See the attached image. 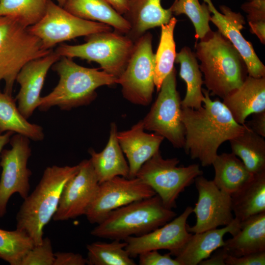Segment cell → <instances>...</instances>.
<instances>
[{
  "instance_id": "cell-38",
  "label": "cell",
  "mask_w": 265,
  "mask_h": 265,
  "mask_svg": "<svg viewBox=\"0 0 265 265\" xmlns=\"http://www.w3.org/2000/svg\"><path fill=\"white\" fill-rule=\"evenodd\" d=\"M169 253L161 254L158 250L144 252L138 255L140 265H180Z\"/></svg>"
},
{
  "instance_id": "cell-39",
  "label": "cell",
  "mask_w": 265,
  "mask_h": 265,
  "mask_svg": "<svg viewBox=\"0 0 265 265\" xmlns=\"http://www.w3.org/2000/svg\"><path fill=\"white\" fill-rule=\"evenodd\" d=\"M225 265H265V251L246 254L240 257L228 255Z\"/></svg>"
},
{
  "instance_id": "cell-14",
  "label": "cell",
  "mask_w": 265,
  "mask_h": 265,
  "mask_svg": "<svg viewBox=\"0 0 265 265\" xmlns=\"http://www.w3.org/2000/svg\"><path fill=\"white\" fill-rule=\"evenodd\" d=\"M194 182L198 193L193 209L196 220L192 226L187 224L188 232L199 233L231 224L234 219L231 195L202 175L197 176Z\"/></svg>"
},
{
  "instance_id": "cell-3",
  "label": "cell",
  "mask_w": 265,
  "mask_h": 265,
  "mask_svg": "<svg viewBox=\"0 0 265 265\" xmlns=\"http://www.w3.org/2000/svg\"><path fill=\"white\" fill-rule=\"evenodd\" d=\"M74 166L47 167L34 190L25 198L16 215V229L27 234L34 245L43 239V229L55 213L64 186L78 172Z\"/></svg>"
},
{
  "instance_id": "cell-13",
  "label": "cell",
  "mask_w": 265,
  "mask_h": 265,
  "mask_svg": "<svg viewBox=\"0 0 265 265\" xmlns=\"http://www.w3.org/2000/svg\"><path fill=\"white\" fill-rule=\"evenodd\" d=\"M156 193L137 177L116 176L99 184L97 194L84 215L91 224L101 222L113 211Z\"/></svg>"
},
{
  "instance_id": "cell-40",
  "label": "cell",
  "mask_w": 265,
  "mask_h": 265,
  "mask_svg": "<svg viewBox=\"0 0 265 265\" xmlns=\"http://www.w3.org/2000/svg\"><path fill=\"white\" fill-rule=\"evenodd\" d=\"M53 265H87V259L81 255L73 252L54 253Z\"/></svg>"
},
{
  "instance_id": "cell-17",
  "label": "cell",
  "mask_w": 265,
  "mask_h": 265,
  "mask_svg": "<svg viewBox=\"0 0 265 265\" xmlns=\"http://www.w3.org/2000/svg\"><path fill=\"white\" fill-rule=\"evenodd\" d=\"M211 13V21L218 31L227 38L238 50L245 61L248 75L255 78L265 77V66L256 54L252 44L247 41L240 30L245 23L240 13L232 11L226 5L219 6L221 13L214 6L211 0H204Z\"/></svg>"
},
{
  "instance_id": "cell-41",
  "label": "cell",
  "mask_w": 265,
  "mask_h": 265,
  "mask_svg": "<svg viewBox=\"0 0 265 265\" xmlns=\"http://www.w3.org/2000/svg\"><path fill=\"white\" fill-rule=\"evenodd\" d=\"M252 119L247 125L256 133L265 137V110L253 114Z\"/></svg>"
},
{
  "instance_id": "cell-33",
  "label": "cell",
  "mask_w": 265,
  "mask_h": 265,
  "mask_svg": "<svg viewBox=\"0 0 265 265\" xmlns=\"http://www.w3.org/2000/svg\"><path fill=\"white\" fill-rule=\"evenodd\" d=\"M49 0H0V16L17 18L26 26L37 23L43 16Z\"/></svg>"
},
{
  "instance_id": "cell-16",
  "label": "cell",
  "mask_w": 265,
  "mask_h": 265,
  "mask_svg": "<svg viewBox=\"0 0 265 265\" xmlns=\"http://www.w3.org/2000/svg\"><path fill=\"white\" fill-rule=\"evenodd\" d=\"M78 173L66 184L53 217L64 221L85 215L98 191L99 184L89 159L80 163Z\"/></svg>"
},
{
  "instance_id": "cell-20",
  "label": "cell",
  "mask_w": 265,
  "mask_h": 265,
  "mask_svg": "<svg viewBox=\"0 0 265 265\" xmlns=\"http://www.w3.org/2000/svg\"><path fill=\"white\" fill-rule=\"evenodd\" d=\"M222 99L235 121L244 124L250 115L265 110V77L248 75L240 87Z\"/></svg>"
},
{
  "instance_id": "cell-24",
  "label": "cell",
  "mask_w": 265,
  "mask_h": 265,
  "mask_svg": "<svg viewBox=\"0 0 265 265\" xmlns=\"http://www.w3.org/2000/svg\"><path fill=\"white\" fill-rule=\"evenodd\" d=\"M223 246L234 257L265 251V212L240 222L238 231Z\"/></svg>"
},
{
  "instance_id": "cell-26",
  "label": "cell",
  "mask_w": 265,
  "mask_h": 265,
  "mask_svg": "<svg viewBox=\"0 0 265 265\" xmlns=\"http://www.w3.org/2000/svg\"><path fill=\"white\" fill-rule=\"evenodd\" d=\"M231 196L234 217L239 222L265 212V171L254 174L249 182Z\"/></svg>"
},
{
  "instance_id": "cell-4",
  "label": "cell",
  "mask_w": 265,
  "mask_h": 265,
  "mask_svg": "<svg viewBox=\"0 0 265 265\" xmlns=\"http://www.w3.org/2000/svg\"><path fill=\"white\" fill-rule=\"evenodd\" d=\"M52 68L59 81L50 93L41 98L38 107L41 111L55 106L69 110L88 105L96 98L98 88L117 83L115 77L97 68L81 66L68 57H60Z\"/></svg>"
},
{
  "instance_id": "cell-6",
  "label": "cell",
  "mask_w": 265,
  "mask_h": 265,
  "mask_svg": "<svg viewBox=\"0 0 265 265\" xmlns=\"http://www.w3.org/2000/svg\"><path fill=\"white\" fill-rule=\"evenodd\" d=\"M53 51L46 49L28 27L11 16H0V81L12 95L16 76L27 62Z\"/></svg>"
},
{
  "instance_id": "cell-23",
  "label": "cell",
  "mask_w": 265,
  "mask_h": 265,
  "mask_svg": "<svg viewBox=\"0 0 265 265\" xmlns=\"http://www.w3.org/2000/svg\"><path fill=\"white\" fill-rule=\"evenodd\" d=\"M172 14L170 7H162L161 0H130L124 16L131 25L126 35L135 42L147 30L168 23Z\"/></svg>"
},
{
  "instance_id": "cell-37",
  "label": "cell",
  "mask_w": 265,
  "mask_h": 265,
  "mask_svg": "<svg viewBox=\"0 0 265 265\" xmlns=\"http://www.w3.org/2000/svg\"><path fill=\"white\" fill-rule=\"evenodd\" d=\"M54 259L51 240L46 238L27 252L21 265H53Z\"/></svg>"
},
{
  "instance_id": "cell-44",
  "label": "cell",
  "mask_w": 265,
  "mask_h": 265,
  "mask_svg": "<svg viewBox=\"0 0 265 265\" xmlns=\"http://www.w3.org/2000/svg\"><path fill=\"white\" fill-rule=\"evenodd\" d=\"M13 133L11 132H6L3 134L0 133V154L4 146L10 141Z\"/></svg>"
},
{
  "instance_id": "cell-22",
  "label": "cell",
  "mask_w": 265,
  "mask_h": 265,
  "mask_svg": "<svg viewBox=\"0 0 265 265\" xmlns=\"http://www.w3.org/2000/svg\"><path fill=\"white\" fill-rule=\"evenodd\" d=\"M117 127L113 122L110 125L109 136L105 148L96 152L90 148V160L100 184L116 176L129 178V167L117 139Z\"/></svg>"
},
{
  "instance_id": "cell-5",
  "label": "cell",
  "mask_w": 265,
  "mask_h": 265,
  "mask_svg": "<svg viewBox=\"0 0 265 265\" xmlns=\"http://www.w3.org/2000/svg\"><path fill=\"white\" fill-rule=\"evenodd\" d=\"M176 215L156 194L113 211L90 234L98 238L124 240L128 237L148 233L168 222Z\"/></svg>"
},
{
  "instance_id": "cell-28",
  "label": "cell",
  "mask_w": 265,
  "mask_h": 265,
  "mask_svg": "<svg viewBox=\"0 0 265 265\" xmlns=\"http://www.w3.org/2000/svg\"><path fill=\"white\" fill-rule=\"evenodd\" d=\"M175 62L180 64L179 75L186 84V94L181 101L182 107L200 108L204 98L202 88L204 81L195 53L189 47H184L176 53Z\"/></svg>"
},
{
  "instance_id": "cell-35",
  "label": "cell",
  "mask_w": 265,
  "mask_h": 265,
  "mask_svg": "<svg viewBox=\"0 0 265 265\" xmlns=\"http://www.w3.org/2000/svg\"><path fill=\"white\" fill-rule=\"evenodd\" d=\"M173 14L186 15L193 24L195 38L202 39L212 30L209 26L211 12L208 5L198 0H175L170 7Z\"/></svg>"
},
{
  "instance_id": "cell-25",
  "label": "cell",
  "mask_w": 265,
  "mask_h": 265,
  "mask_svg": "<svg viewBox=\"0 0 265 265\" xmlns=\"http://www.w3.org/2000/svg\"><path fill=\"white\" fill-rule=\"evenodd\" d=\"M63 7L81 19L112 26L118 33L127 35L131 30L129 22L105 0H67Z\"/></svg>"
},
{
  "instance_id": "cell-8",
  "label": "cell",
  "mask_w": 265,
  "mask_h": 265,
  "mask_svg": "<svg viewBox=\"0 0 265 265\" xmlns=\"http://www.w3.org/2000/svg\"><path fill=\"white\" fill-rule=\"evenodd\" d=\"M179 162L177 158L163 159L159 150L141 166L135 177L152 188L170 209L176 207L180 194L203 174L199 164L178 166Z\"/></svg>"
},
{
  "instance_id": "cell-27",
  "label": "cell",
  "mask_w": 265,
  "mask_h": 265,
  "mask_svg": "<svg viewBox=\"0 0 265 265\" xmlns=\"http://www.w3.org/2000/svg\"><path fill=\"white\" fill-rule=\"evenodd\" d=\"M212 165L214 170L212 181L220 189L230 195L241 188L253 176L239 158L232 153L217 154Z\"/></svg>"
},
{
  "instance_id": "cell-46",
  "label": "cell",
  "mask_w": 265,
  "mask_h": 265,
  "mask_svg": "<svg viewBox=\"0 0 265 265\" xmlns=\"http://www.w3.org/2000/svg\"><path fill=\"white\" fill-rule=\"evenodd\" d=\"M248 1H252V0H247Z\"/></svg>"
},
{
  "instance_id": "cell-1",
  "label": "cell",
  "mask_w": 265,
  "mask_h": 265,
  "mask_svg": "<svg viewBox=\"0 0 265 265\" xmlns=\"http://www.w3.org/2000/svg\"><path fill=\"white\" fill-rule=\"evenodd\" d=\"M202 92L204 105L197 109L182 107L181 119L185 129V152L207 166L212 164L223 142L243 132L245 123L236 122L222 102L211 99L208 90L202 88Z\"/></svg>"
},
{
  "instance_id": "cell-12",
  "label": "cell",
  "mask_w": 265,
  "mask_h": 265,
  "mask_svg": "<svg viewBox=\"0 0 265 265\" xmlns=\"http://www.w3.org/2000/svg\"><path fill=\"white\" fill-rule=\"evenodd\" d=\"M29 140L16 133L10 138L11 148L2 150L0 154V217L6 213L7 203L13 194L18 193L24 199L28 195L32 174L27 166L31 155Z\"/></svg>"
},
{
  "instance_id": "cell-43",
  "label": "cell",
  "mask_w": 265,
  "mask_h": 265,
  "mask_svg": "<svg viewBox=\"0 0 265 265\" xmlns=\"http://www.w3.org/2000/svg\"><path fill=\"white\" fill-rule=\"evenodd\" d=\"M118 13L125 15L129 8L130 0H105Z\"/></svg>"
},
{
  "instance_id": "cell-18",
  "label": "cell",
  "mask_w": 265,
  "mask_h": 265,
  "mask_svg": "<svg viewBox=\"0 0 265 265\" xmlns=\"http://www.w3.org/2000/svg\"><path fill=\"white\" fill-rule=\"evenodd\" d=\"M60 57L53 51L46 55L27 62L18 72L16 81L20 88L16 99L19 110L26 118L30 117L38 107L47 73Z\"/></svg>"
},
{
  "instance_id": "cell-2",
  "label": "cell",
  "mask_w": 265,
  "mask_h": 265,
  "mask_svg": "<svg viewBox=\"0 0 265 265\" xmlns=\"http://www.w3.org/2000/svg\"><path fill=\"white\" fill-rule=\"evenodd\" d=\"M204 83L222 99L240 87L248 76L244 60L231 42L218 30H211L195 45Z\"/></svg>"
},
{
  "instance_id": "cell-10",
  "label": "cell",
  "mask_w": 265,
  "mask_h": 265,
  "mask_svg": "<svg viewBox=\"0 0 265 265\" xmlns=\"http://www.w3.org/2000/svg\"><path fill=\"white\" fill-rule=\"evenodd\" d=\"M28 29L46 49L52 50L60 43L95 33L110 31L112 28L105 24L79 18L49 0L42 18Z\"/></svg>"
},
{
  "instance_id": "cell-31",
  "label": "cell",
  "mask_w": 265,
  "mask_h": 265,
  "mask_svg": "<svg viewBox=\"0 0 265 265\" xmlns=\"http://www.w3.org/2000/svg\"><path fill=\"white\" fill-rule=\"evenodd\" d=\"M177 22L172 17L169 22L161 25L158 48L155 54L154 83L159 92L165 78L174 68L176 55L174 31Z\"/></svg>"
},
{
  "instance_id": "cell-9",
  "label": "cell",
  "mask_w": 265,
  "mask_h": 265,
  "mask_svg": "<svg viewBox=\"0 0 265 265\" xmlns=\"http://www.w3.org/2000/svg\"><path fill=\"white\" fill-rule=\"evenodd\" d=\"M158 96L142 119L144 130L167 139L176 148H183L185 129L181 119L182 106L177 90L175 68L163 80Z\"/></svg>"
},
{
  "instance_id": "cell-32",
  "label": "cell",
  "mask_w": 265,
  "mask_h": 265,
  "mask_svg": "<svg viewBox=\"0 0 265 265\" xmlns=\"http://www.w3.org/2000/svg\"><path fill=\"white\" fill-rule=\"evenodd\" d=\"M127 242L113 240L111 242L97 241L88 244L87 265H135L125 249Z\"/></svg>"
},
{
  "instance_id": "cell-21",
  "label": "cell",
  "mask_w": 265,
  "mask_h": 265,
  "mask_svg": "<svg viewBox=\"0 0 265 265\" xmlns=\"http://www.w3.org/2000/svg\"><path fill=\"white\" fill-rule=\"evenodd\" d=\"M240 222L234 217L233 222L222 228H215L191 235L175 256L180 265H197L209 258L224 244L227 233L234 235L239 230Z\"/></svg>"
},
{
  "instance_id": "cell-11",
  "label": "cell",
  "mask_w": 265,
  "mask_h": 265,
  "mask_svg": "<svg viewBox=\"0 0 265 265\" xmlns=\"http://www.w3.org/2000/svg\"><path fill=\"white\" fill-rule=\"evenodd\" d=\"M152 35L143 34L135 42L126 67L117 78L124 97L135 105L146 106L153 98L155 54L152 50Z\"/></svg>"
},
{
  "instance_id": "cell-45",
  "label": "cell",
  "mask_w": 265,
  "mask_h": 265,
  "mask_svg": "<svg viewBox=\"0 0 265 265\" xmlns=\"http://www.w3.org/2000/svg\"><path fill=\"white\" fill-rule=\"evenodd\" d=\"M67 0H56L57 2V4L61 7H63Z\"/></svg>"
},
{
  "instance_id": "cell-30",
  "label": "cell",
  "mask_w": 265,
  "mask_h": 265,
  "mask_svg": "<svg viewBox=\"0 0 265 265\" xmlns=\"http://www.w3.org/2000/svg\"><path fill=\"white\" fill-rule=\"evenodd\" d=\"M6 132L35 141H42L44 138L42 127L29 123L19 110L12 95L0 91V133Z\"/></svg>"
},
{
  "instance_id": "cell-42",
  "label": "cell",
  "mask_w": 265,
  "mask_h": 265,
  "mask_svg": "<svg viewBox=\"0 0 265 265\" xmlns=\"http://www.w3.org/2000/svg\"><path fill=\"white\" fill-rule=\"evenodd\" d=\"M207 259L202 261L200 265H225V260L229 255L226 249L221 247L216 250Z\"/></svg>"
},
{
  "instance_id": "cell-34",
  "label": "cell",
  "mask_w": 265,
  "mask_h": 265,
  "mask_svg": "<svg viewBox=\"0 0 265 265\" xmlns=\"http://www.w3.org/2000/svg\"><path fill=\"white\" fill-rule=\"evenodd\" d=\"M34 246L32 239L26 233L0 229V258L10 265H21L25 256Z\"/></svg>"
},
{
  "instance_id": "cell-36",
  "label": "cell",
  "mask_w": 265,
  "mask_h": 265,
  "mask_svg": "<svg viewBox=\"0 0 265 265\" xmlns=\"http://www.w3.org/2000/svg\"><path fill=\"white\" fill-rule=\"evenodd\" d=\"M241 8L247 14L250 31L265 43V0L248 1Z\"/></svg>"
},
{
  "instance_id": "cell-7",
  "label": "cell",
  "mask_w": 265,
  "mask_h": 265,
  "mask_svg": "<svg viewBox=\"0 0 265 265\" xmlns=\"http://www.w3.org/2000/svg\"><path fill=\"white\" fill-rule=\"evenodd\" d=\"M80 45L62 44L54 51L60 57H78L100 64L103 70L119 78L125 70L134 47L130 38L117 32L103 31L85 36Z\"/></svg>"
},
{
  "instance_id": "cell-15",
  "label": "cell",
  "mask_w": 265,
  "mask_h": 265,
  "mask_svg": "<svg viewBox=\"0 0 265 265\" xmlns=\"http://www.w3.org/2000/svg\"><path fill=\"white\" fill-rule=\"evenodd\" d=\"M193 212V208L187 207L178 216L163 225L139 236H130L124 241L125 249L132 258L141 253L166 249L171 256H176L187 242L192 233L188 232L187 218Z\"/></svg>"
},
{
  "instance_id": "cell-19",
  "label": "cell",
  "mask_w": 265,
  "mask_h": 265,
  "mask_svg": "<svg viewBox=\"0 0 265 265\" xmlns=\"http://www.w3.org/2000/svg\"><path fill=\"white\" fill-rule=\"evenodd\" d=\"M117 139L128 161L129 178H133L141 166L159 150L164 137L144 132L141 120L130 129L118 132Z\"/></svg>"
},
{
  "instance_id": "cell-29",
  "label": "cell",
  "mask_w": 265,
  "mask_h": 265,
  "mask_svg": "<svg viewBox=\"0 0 265 265\" xmlns=\"http://www.w3.org/2000/svg\"><path fill=\"white\" fill-rule=\"evenodd\" d=\"M232 153L253 175L265 171V140L246 124L240 134L230 140Z\"/></svg>"
}]
</instances>
